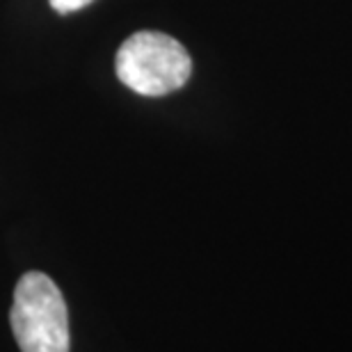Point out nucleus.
<instances>
[{"mask_svg":"<svg viewBox=\"0 0 352 352\" xmlns=\"http://www.w3.org/2000/svg\"><path fill=\"white\" fill-rule=\"evenodd\" d=\"M115 72L135 94L165 96L186 85L192 74V60L186 46L170 34L142 30L119 46Z\"/></svg>","mask_w":352,"mask_h":352,"instance_id":"f257e3e1","label":"nucleus"},{"mask_svg":"<svg viewBox=\"0 0 352 352\" xmlns=\"http://www.w3.org/2000/svg\"><path fill=\"white\" fill-rule=\"evenodd\" d=\"M10 320L21 352H72L67 302L44 272L19 279Z\"/></svg>","mask_w":352,"mask_h":352,"instance_id":"f03ea898","label":"nucleus"},{"mask_svg":"<svg viewBox=\"0 0 352 352\" xmlns=\"http://www.w3.org/2000/svg\"><path fill=\"white\" fill-rule=\"evenodd\" d=\"M48 3H51V7L58 14H72V12H78L82 7L91 5L94 0H48Z\"/></svg>","mask_w":352,"mask_h":352,"instance_id":"7ed1b4c3","label":"nucleus"}]
</instances>
